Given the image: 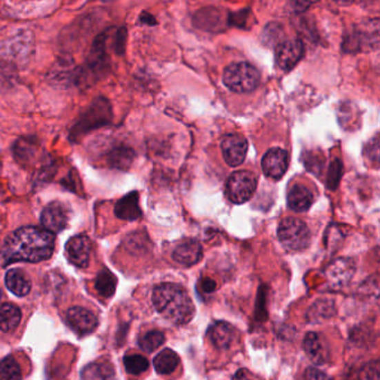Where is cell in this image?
Wrapping results in <instances>:
<instances>
[{"label": "cell", "instance_id": "obj_1", "mask_svg": "<svg viewBox=\"0 0 380 380\" xmlns=\"http://www.w3.org/2000/svg\"><path fill=\"white\" fill-rule=\"evenodd\" d=\"M55 250V234L43 228L23 227L9 234L0 248L3 266L18 261L37 262L48 260Z\"/></svg>", "mask_w": 380, "mask_h": 380}, {"label": "cell", "instance_id": "obj_2", "mask_svg": "<svg viewBox=\"0 0 380 380\" xmlns=\"http://www.w3.org/2000/svg\"><path fill=\"white\" fill-rule=\"evenodd\" d=\"M152 301L157 312L175 325L189 323L195 314L189 293L177 283L166 282L155 287Z\"/></svg>", "mask_w": 380, "mask_h": 380}, {"label": "cell", "instance_id": "obj_3", "mask_svg": "<svg viewBox=\"0 0 380 380\" xmlns=\"http://www.w3.org/2000/svg\"><path fill=\"white\" fill-rule=\"evenodd\" d=\"M108 43V30L96 37L85 64L77 67L75 85L79 88H88L108 75L110 72Z\"/></svg>", "mask_w": 380, "mask_h": 380}, {"label": "cell", "instance_id": "obj_4", "mask_svg": "<svg viewBox=\"0 0 380 380\" xmlns=\"http://www.w3.org/2000/svg\"><path fill=\"white\" fill-rule=\"evenodd\" d=\"M113 119V108L106 97L99 96L88 105L70 131V142L77 143L90 132L108 126Z\"/></svg>", "mask_w": 380, "mask_h": 380}, {"label": "cell", "instance_id": "obj_5", "mask_svg": "<svg viewBox=\"0 0 380 380\" xmlns=\"http://www.w3.org/2000/svg\"><path fill=\"white\" fill-rule=\"evenodd\" d=\"M261 76L253 65L240 61L233 63L224 70L223 83L235 93H249L260 84Z\"/></svg>", "mask_w": 380, "mask_h": 380}, {"label": "cell", "instance_id": "obj_6", "mask_svg": "<svg viewBox=\"0 0 380 380\" xmlns=\"http://www.w3.org/2000/svg\"><path fill=\"white\" fill-rule=\"evenodd\" d=\"M35 50V38L28 30H21L9 37L0 46L3 61L9 64L25 65L28 63Z\"/></svg>", "mask_w": 380, "mask_h": 380}, {"label": "cell", "instance_id": "obj_7", "mask_svg": "<svg viewBox=\"0 0 380 380\" xmlns=\"http://www.w3.org/2000/svg\"><path fill=\"white\" fill-rule=\"evenodd\" d=\"M278 238L282 246L290 251H302L310 244V230L303 221L286 218L278 227Z\"/></svg>", "mask_w": 380, "mask_h": 380}, {"label": "cell", "instance_id": "obj_8", "mask_svg": "<svg viewBox=\"0 0 380 380\" xmlns=\"http://www.w3.org/2000/svg\"><path fill=\"white\" fill-rule=\"evenodd\" d=\"M258 179L252 172L235 171L230 175L226 186L228 198L234 204H243L252 198Z\"/></svg>", "mask_w": 380, "mask_h": 380}, {"label": "cell", "instance_id": "obj_9", "mask_svg": "<svg viewBox=\"0 0 380 380\" xmlns=\"http://www.w3.org/2000/svg\"><path fill=\"white\" fill-rule=\"evenodd\" d=\"M70 209L63 202H52L43 210L41 215L43 229L55 234L66 229L70 222Z\"/></svg>", "mask_w": 380, "mask_h": 380}, {"label": "cell", "instance_id": "obj_10", "mask_svg": "<svg viewBox=\"0 0 380 380\" xmlns=\"http://www.w3.org/2000/svg\"><path fill=\"white\" fill-rule=\"evenodd\" d=\"M262 171L264 175L273 180L281 179L287 172L289 166L288 152L281 148H272L268 150L262 157Z\"/></svg>", "mask_w": 380, "mask_h": 380}, {"label": "cell", "instance_id": "obj_11", "mask_svg": "<svg viewBox=\"0 0 380 380\" xmlns=\"http://www.w3.org/2000/svg\"><path fill=\"white\" fill-rule=\"evenodd\" d=\"M221 150L227 164L235 168L246 160L248 152L247 139L240 134H229L222 139Z\"/></svg>", "mask_w": 380, "mask_h": 380}, {"label": "cell", "instance_id": "obj_12", "mask_svg": "<svg viewBox=\"0 0 380 380\" xmlns=\"http://www.w3.org/2000/svg\"><path fill=\"white\" fill-rule=\"evenodd\" d=\"M305 54V46L299 39H290L279 44L276 50V61L282 70L288 72L296 67Z\"/></svg>", "mask_w": 380, "mask_h": 380}, {"label": "cell", "instance_id": "obj_13", "mask_svg": "<svg viewBox=\"0 0 380 380\" xmlns=\"http://www.w3.org/2000/svg\"><path fill=\"white\" fill-rule=\"evenodd\" d=\"M90 240L86 235H76L67 242L65 254L70 263L84 269L90 263Z\"/></svg>", "mask_w": 380, "mask_h": 380}, {"label": "cell", "instance_id": "obj_14", "mask_svg": "<svg viewBox=\"0 0 380 380\" xmlns=\"http://www.w3.org/2000/svg\"><path fill=\"white\" fill-rule=\"evenodd\" d=\"M67 322L79 334H92L99 326V320L92 311L81 307L70 308L67 311Z\"/></svg>", "mask_w": 380, "mask_h": 380}, {"label": "cell", "instance_id": "obj_15", "mask_svg": "<svg viewBox=\"0 0 380 380\" xmlns=\"http://www.w3.org/2000/svg\"><path fill=\"white\" fill-rule=\"evenodd\" d=\"M303 349L309 359L316 365H325L330 360L328 343L320 334L309 332L306 334Z\"/></svg>", "mask_w": 380, "mask_h": 380}, {"label": "cell", "instance_id": "obj_16", "mask_svg": "<svg viewBox=\"0 0 380 380\" xmlns=\"http://www.w3.org/2000/svg\"><path fill=\"white\" fill-rule=\"evenodd\" d=\"M354 273V264L350 259H338L327 268L326 277L334 287H343L350 281Z\"/></svg>", "mask_w": 380, "mask_h": 380}, {"label": "cell", "instance_id": "obj_17", "mask_svg": "<svg viewBox=\"0 0 380 380\" xmlns=\"http://www.w3.org/2000/svg\"><path fill=\"white\" fill-rule=\"evenodd\" d=\"M12 155L21 166H28L35 160L39 151V143L35 137H23L14 143Z\"/></svg>", "mask_w": 380, "mask_h": 380}, {"label": "cell", "instance_id": "obj_18", "mask_svg": "<svg viewBox=\"0 0 380 380\" xmlns=\"http://www.w3.org/2000/svg\"><path fill=\"white\" fill-rule=\"evenodd\" d=\"M172 257L177 263L189 267L200 261L202 258V247L198 241L188 239L175 248Z\"/></svg>", "mask_w": 380, "mask_h": 380}, {"label": "cell", "instance_id": "obj_19", "mask_svg": "<svg viewBox=\"0 0 380 380\" xmlns=\"http://www.w3.org/2000/svg\"><path fill=\"white\" fill-rule=\"evenodd\" d=\"M114 212L117 218L125 221H135L142 217L139 208V197L137 191L131 192L117 201Z\"/></svg>", "mask_w": 380, "mask_h": 380}, {"label": "cell", "instance_id": "obj_20", "mask_svg": "<svg viewBox=\"0 0 380 380\" xmlns=\"http://www.w3.org/2000/svg\"><path fill=\"white\" fill-rule=\"evenodd\" d=\"M76 75H77V67L74 66L73 61L70 59H63L54 64L48 79L55 85L67 86V85L75 84Z\"/></svg>", "mask_w": 380, "mask_h": 380}, {"label": "cell", "instance_id": "obj_21", "mask_svg": "<svg viewBox=\"0 0 380 380\" xmlns=\"http://www.w3.org/2000/svg\"><path fill=\"white\" fill-rule=\"evenodd\" d=\"M135 159V152L126 146H117L108 150L105 157V161L110 168L128 171L133 164Z\"/></svg>", "mask_w": 380, "mask_h": 380}, {"label": "cell", "instance_id": "obj_22", "mask_svg": "<svg viewBox=\"0 0 380 380\" xmlns=\"http://www.w3.org/2000/svg\"><path fill=\"white\" fill-rule=\"evenodd\" d=\"M287 202L294 212H306L314 203V194L305 186H294L288 193Z\"/></svg>", "mask_w": 380, "mask_h": 380}, {"label": "cell", "instance_id": "obj_23", "mask_svg": "<svg viewBox=\"0 0 380 380\" xmlns=\"http://www.w3.org/2000/svg\"><path fill=\"white\" fill-rule=\"evenodd\" d=\"M209 337L215 348L227 350L234 339V329L227 322H215L210 327Z\"/></svg>", "mask_w": 380, "mask_h": 380}, {"label": "cell", "instance_id": "obj_24", "mask_svg": "<svg viewBox=\"0 0 380 380\" xmlns=\"http://www.w3.org/2000/svg\"><path fill=\"white\" fill-rule=\"evenodd\" d=\"M5 283L7 289L17 297H26L32 289V281L30 278L19 269L9 270L5 278Z\"/></svg>", "mask_w": 380, "mask_h": 380}, {"label": "cell", "instance_id": "obj_25", "mask_svg": "<svg viewBox=\"0 0 380 380\" xmlns=\"http://www.w3.org/2000/svg\"><path fill=\"white\" fill-rule=\"evenodd\" d=\"M21 321V310L12 303H3L0 307V330L9 334L17 328Z\"/></svg>", "mask_w": 380, "mask_h": 380}, {"label": "cell", "instance_id": "obj_26", "mask_svg": "<svg viewBox=\"0 0 380 380\" xmlns=\"http://www.w3.org/2000/svg\"><path fill=\"white\" fill-rule=\"evenodd\" d=\"M153 363L157 374H170L174 372L180 365V357L172 349H164L154 358Z\"/></svg>", "mask_w": 380, "mask_h": 380}, {"label": "cell", "instance_id": "obj_27", "mask_svg": "<svg viewBox=\"0 0 380 380\" xmlns=\"http://www.w3.org/2000/svg\"><path fill=\"white\" fill-rule=\"evenodd\" d=\"M115 374L110 363H93L81 372V380H114Z\"/></svg>", "mask_w": 380, "mask_h": 380}, {"label": "cell", "instance_id": "obj_28", "mask_svg": "<svg viewBox=\"0 0 380 380\" xmlns=\"http://www.w3.org/2000/svg\"><path fill=\"white\" fill-rule=\"evenodd\" d=\"M117 280L113 273L108 269L99 271L96 277L95 288L99 296L103 298H110L117 290Z\"/></svg>", "mask_w": 380, "mask_h": 380}, {"label": "cell", "instance_id": "obj_29", "mask_svg": "<svg viewBox=\"0 0 380 380\" xmlns=\"http://www.w3.org/2000/svg\"><path fill=\"white\" fill-rule=\"evenodd\" d=\"M334 312L336 310H334V302L329 300H320L310 308V310L308 312V318L311 322H320L322 320L329 319L334 316Z\"/></svg>", "mask_w": 380, "mask_h": 380}, {"label": "cell", "instance_id": "obj_30", "mask_svg": "<svg viewBox=\"0 0 380 380\" xmlns=\"http://www.w3.org/2000/svg\"><path fill=\"white\" fill-rule=\"evenodd\" d=\"M21 366L12 356L0 361V380H21Z\"/></svg>", "mask_w": 380, "mask_h": 380}, {"label": "cell", "instance_id": "obj_31", "mask_svg": "<svg viewBox=\"0 0 380 380\" xmlns=\"http://www.w3.org/2000/svg\"><path fill=\"white\" fill-rule=\"evenodd\" d=\"M166 341V336L159 330L148 331V334L141 337L139 339V348L143 351L151 354L154 350L160 348Z\"/></svg>", "mask_w": 380, "mask_h": 380}, {"label": "cell", "instance_id": "obj_32", "mask_svg": "<svg viewBox=\"0 0 380 380\" xmlns=\"http://www.w3.org/2000/svg\"><path fill=\"white\" fill-rule=\"evenodd\" d=\"M125 370L131 374L146 372L150 367L148 360L141 354H128L124 357Z\"/></svg>", "mask_w": 380, "mask_h": 380}, {"label": "cell", "instance_id": "obj_33", "mask_svg": "<svg viewBox=\"0 0 380 380\" xmlns=\"http://www.w3.org/2000/svg\"><path fill=\"white\" fill-rule=\"evenodd\" d=\"M16 74L14 66L7 61L0 59V88H6L12 86L15 81Z\"/></svg>", "mask_w": 380, "mask_h": 380}, {"label": "cell", "instance_id": "obj_34", "mask_svg": "<svg viewBox=\"0 0 380 380\" xmlns=\"http://www.w3.org/2000/svg\"><path fill=\"white\" fill-rule=\"evenodd\" d=\"M341 173H343V164L339 160H334L329 168L328 180H327V186H329V189H336Z\"/></svg>", "mask_w": 380, "mask_h": 380}, {"label": "cell", "instance_id": "obj_35", "mask_svg": "<svg viewBox=\"0 0 380 380\" xmlns=\"http://www.w3.org/2000/svg\"><path fill=\"white\" fill-rule=\"evenodd\" d=\"M360 380H379V361L374 360L361 369Z\"/></svg>", "mask_w": 380, "mask_h": 380}, {"label": "cell", "instance_id": "obj_36", "mask_svg": "<svg viewBox=\"0 0 380 380\" xmlns=\"http://www.w3.org/2000/svg\"><path fill=\"white\" fill-rule=\"evenodd\" d=\"M305 380H331V378L319 369L310 367L306 370Z\"/></svg>", "mask_w": 380, "mask_h": 380}, {"label": "cell", "instance_id": "obj_37", "mask_svg": "<svg viewBox=\"0 0 380 380\" xmlns=\"http://www.w3.org/2000/svg\"><path fill=\"white\" fill-rule=\"evenodd\" d=\"M202 288H203L204 292H213L217 288V283L211 279L206 278L202 280Z\"/></svg>", "mask_w": 380, "mask_h": 380}, {"label": "cell", "instance_id": "obj_38", "mask_svg": "<svg viewBox=\"0 0 380 380\" xmlns=\"http://www.w3.org/2000/svg\"><path fill=\"white\" fill-rule=\"evenodd\" d=\"M141 21H142L143 23H150V25L155 23L153 16L150 15L148 12H143L142 15H141Z\"/></svg>", "mask_w": 380, "mask_h": 380}, {"label": "cell", "instance_id": "obj_39", "mask_svg": "<svg viewBox=\"0 0 380 380\" xmlns=\"http://www.w3.org/2000/svg\"><path fill=\"white\" fill-rule=\"evenodd\" d=\"M233 380H252L250 379L249 377H248L247 374L243 372V370H240V372H237V374H234V377H233Z\"/></svg>", "mask_w": 380, "mask_h": 380}, {"label": "cell", "instance_id": "obj_40", "mask_svg": "<svg viewBox=\"0 0 380 380\" xmlns=\"http://www.w3.org/2000/svg\"><path fill=\"white\" fill-rule=\"evenodd\" d=\"M0 299H1V291H0Z\"/></svg>", "mask_w": 380, "mask_h": 380}]
</instances>
